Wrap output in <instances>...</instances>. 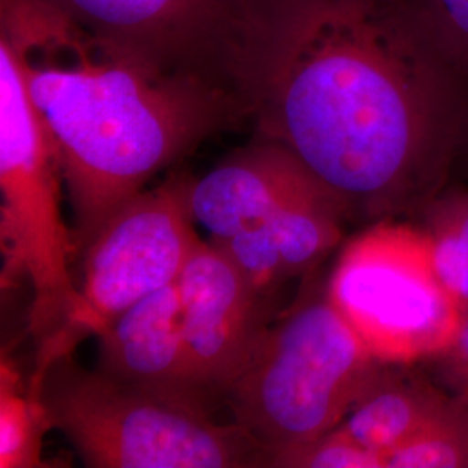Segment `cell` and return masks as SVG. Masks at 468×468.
I'll return each mask as SVG.
<instances>
[{
  "label": "cell",
  "mask_w": 468,
  "mask_h": 468,
  "mask_svg": "<svg viewBox=\"0 0 468 468\" xmlns=\"http://www.w3.org/2000/svg\"><path fill=\"white\" fill-rule=\"evenodd\" d=\"M467 79L410 0H309L250 122L347 210L375 212L442 162Z\"/></svg>",
  "instance_id": "6da1fadb"
},
{
  "label": "cell",
  "mask_w": 468,
  "mask_h": 468,
  "mask_svg": "<svg viewBox=\"0 0 468 468\" xmlns=\"http://www.w3.org/2000/svg\"><path fill=\"white\" fill-rule=\"evenodd\" d=\"M0 27L56 144L77 257L162 170L249 120L231 94L143 67L42 0H0Z\"/></svg>",
  "instance_id": "7a4b0ae2"
},
{
  "label": "cell",
  "mask_w": 468,
  "mask_h": 468,
  "mask_svg": "<svg viewBox=\"0 0 468 468\" xmlns=\"http://www.w3.org/2000/svg\"><path fill=\"white\" fill-rule=\"evenodd\" d=\"M143 67L231 94L247 110L309 0H42Z\"/></svg>",
  "instance_id": "3957f363"
},
{
  "label": "cell",
  "mask_w": 468,
  "mask_h": 468,
  "mask_svg": "<svg viewBox=\"0 0 468 468\" xmlns=\"http://www.w3.org/2000/svg\"><path fill=\"white\" fill-rule=\"evenodd\" d=\"M28 384L87 467H269L268 450L236 421L118 384L73 354L34 369Z\"/></svg>",
  "instance_id": "277c9868"
},
{
  "label": "cell",
  "mask_w": 468,
  "mask_h": 468,
  "mask_svg": "<svg viewBox=\"0 0 468 468\" xmlns=\"http://www.w3.org/2000/svg\"><path fill=\"white\" fill-rule=\"evenodd\" d=\"M385 365L328 297L297 303L271 323L224 404L269 452L335 431Z\"/></svg>",
  "instance_id": "5b68a950"
},
{
  "label": "cell",
  "mask_w": 468,
  "mask_h": 468,
  "mask_svg": "<svg viewBox=\"0 0 468 468\" xmlns=\"http://www.w3.org/2000/svg\"><path fill=\"white\" fill-rule=\"evenodd\" d=\"M61 185L52 135L28 92L16 52L0 38L2 284H30L37 347L59 330L79 293L71 274L77 243L61 214Z\"/></svg>",
  "instance_id": "8992f818"
},
{
  "label": "cell",
  "mask_w": 468,
  "mask_h": 468,
  "mask_svg": "<svg viewBox=\"0 0 468 468\" xmlns=\"http://www.w3.org/2000/svg\"><path fill=\"white\" fill-rule=\"evenodd\" d=\"M326 297L385 367L437 359L463 319L435 272L429 234L388 222L346 245Z\"/></svg>",
  "instance_id": "52a82bcc"
},
{
  "label": "cell",
  "mask_w": 468,
  "mask_h": 468,
  "mask_svg": "<svg viewBox=\"0 0 468 468\" xmlns=\"http://www.w3.org/2000/svg\"><path fill=\"white\" fill-rule=\"evenodd\" d=\"M185 176H168L110 218L82 251L75 303L59 330L37 347L35 369L73 354L87 336H100L115 319L151 293L176 283L200 243L189 210Z\"/></svg>",
  "instance_id": "ba28073f"
},
{
  "label": "cell",
  "mask_w": 468,
  "mask_h": 468,
  "mask_svg": "<svg viewBox=\"0 0 468 468\" xmlns=\"http://www.w3.org/2000/svg\"><path fill=\"white\" fill-rule=\"evenodd\" d=\"M187 367L214 408L247 368L272 323V301L262 297L212 241H201L177 280Z\"/></svg>",
  "instance_id": "9c48e42d"
},
{
  "label": "cell",
  "mask_w": 468,
  "mask_h": 468,
  "mask_svg": "<svg viewBox=\"0 0 468 468\" xmlns=\"http://www.w3.org/2000/svg\"><path fill=\"white\" fill-rule=\"evenodd\" d=\"M98 340L102 375L164 401L214 411L187 367L177 282L137 302Z\"/></svg>",
  "instance_id": "30bf717a"
},
{
  "label": "cell",
  "mask_w": 468,
  "mask_h": 468,
  "mask_svg": "<svg viewBox=\"0 0 468 468\" xmlns=\"http://www.w3.org/2000/svg\"><path fill=\"white\" fill-rule=\"evenodd\" d=\"M324 187L282 144L255 137L189 185V210L212 243L233 238L274 210Z\"/></svg>",
  "instance_id": "8fae6325"
},
{
  "label": "cell",
  "mask_w": 468,
  "mask_h": 468,
  "mask_svg": "<svg viewBox=\"0 0 468 468\" xmlns=\"http://www.w3.org/2000/svg\"><path fill=\"white\" fill-rule=\"evenodd\" d=\"M347 207L326 187L286 203L233 238L214 243L269 301L309 272L342 238Z\"/></svg>",
  "instance_id": "7c38bea8"
},
{
  "label": "cell",
  "mask_w": 468,
  "mask_h": 468,
  "mask_svg": "<svg viewBox=\"0 0 468 468\" xmlns=\"http://www.w3.org/2000/svg\"><path fill=\"white\" fill-rule=\"evenodd\" d=\"M446 404L419 387L388 378L380 371L338 429L361 448L385 460Z\"/></svg>",
  "instance_id": "4fadbf2b"
},
{
  "label": "cell",
  "mask_w": 468,
  "mask_h": 468,
  "mask_svg": "<svg viewBox=\"0 0 468 468\" xmlns=\"http://www.w3.org/2000/svg\"><path fill=\"white\" fill-rule=\"evenodd\" d=\"M50 423L38 392L23 387L11 363L0 367V467L42 465V437Z\"/></svg>",
  "instance_id": "5bb4252c"
},
{
  "label": "cell",
  "mask_w": 468,
  "mask_h": 468,
  "mask_svg": "<svg viewBox=\"0 0 468 468\" xmlns=\"http://www.w3.org/2000/svg\"><path fill=\"white\" fill-rule=\"evenodd\" d=\"M468 467V410L444 406L385 460V468Z\"/></svg>",
  "instance_id": "9a60e30c"
},
{
  "label": "cell",
  "mask_w": 468,
  "mask_h": 468,
  "mask_svg": "<svg viewBox=\"0 0 468 468\" xmlns=\"http://www.w3.org/2000/svg\"><path fill=\"white\" fill-rule=\"evenodd\" d=\"M435 272L462 314H468V203L429 234Z\"/></svg>",
  "instance_id": "2e32d148"
},
{
  "label": "cell",
  "mask_w": 468,
  "mask_h": 468,
  "mask_svg": "<svg viewBox=\"0 0 468 468\" xmlns=\"http://www.w3.org/2000/svg\"><path fill=\"white\" fill-rule=\"evenodd\" d=\"M271 467L384 468V462L375 452L361 448L336 427L314 441L272 452Z\"/></svg>",
  "instance_id": "e0dca14e"
},
{
  "label": "cell",
  "mask_w": 468,
  "mask_h": 468,
  "mask_svg": "<svg viewBox=\"0 0 468 468\" xmlns=\"http://www.w3.org/2000/svg\"><path fill=\"white\" fill-rule=\"evenodd\" d=\"M427 30L468 75V0H410Z\"/></svg>",
  "instance_id": "ac0fdd59"
},
{
  "label": "cell",
  "mask_w": 468,
  "mask_h": 468,
  "mask_svg": "<svg viewBox=\"0 0 468 468\" xmlns=\"http://www.w3.org/2000/svg\"><path fill=\"white\" fill-rule=\"evenodd\" d=\"M437 359H442L452 387L465 402L463 408L468 410V314H463L460 330L448 351L442 352Z\"/></svg>",
  "instance_id": "d6986e66"
}]
</instances>
